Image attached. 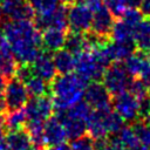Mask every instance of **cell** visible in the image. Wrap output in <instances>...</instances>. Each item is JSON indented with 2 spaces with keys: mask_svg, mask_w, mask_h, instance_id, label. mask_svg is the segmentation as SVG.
<instances>
[{
  "mask_svg": "<svg viewBox=\"0 0 150 150\" xmlns=\"http://www.w3.org/2000/svg\"><path fill=\"white\" fill-rule=\"evenodd\" d=\"M8 47L20 64H32L40 55L41 35L30 20H9L2 29Z\"/></svg>",
  "mask_w": 150,
  "mask_h": 150,
  "instance_id": "cell-1",
  "label": "cell"
},
{
  "mask_svg": "<svg viewBox=\"0 0 150 150\" xmlns=\"http://www.w3.org/2000/svg\"><path fill=\"white\" fill-rule=\"evenodd\" d=\"M87 81L75 73H66L55 76L49 90L54 108L57 111L66 110L83 98Z\"/></svg>",
  "mask_w": 150,
  "mask_h": 150,
  "instance_id": "cell-2",
  "label": "cell"
},
{
  "mask_svg": "<svg viewBox=\"0 0 150 150\" xmlns=\"http://www.w3.org/2000/svg\"><path fill=\"white\" fill-rule=\"evenodd\" d=\"M102 45L94 49L83 50L75 55L76 74L84 79L87 82L98 81L102 79L105 68L110 63L102 49Z\"/></svg>",
  "mask_w": 150,
  "mask_h": 150,
  "instance_id": "cell-3",
  "label": "cell"
},
{
  "mask_svg": "<svg viewBox=\"0 0 150 150\" xmlns=\"http://www.w3.org/2000/svg\"><path fill=\"white\" fill-rule=\"evenodd\" d=\"M131 79L132 77L128 74L124 66H122L120 62L108 66L102 76L103 86L107 88L109 94L114 96L128 90Z\"/></svg>",
  "mask_w": 150,
  "mask_h": 150,
  "instance_id": "cell-4",
  "label": "cell"
},
{
  "mask_svg": "<svg viewBox=\"0 0 150 150\" xmlns=\"http://www.w3.org/2000/svg\"><path fill=\"white\" fill-rule=\"evenodd\" d=\"M2 93H4V98H5L7 110L23 108L29 96L25 83L16 76L8 77V81L5 82L4 84Z\"/></svg>",
  "mask_w": 150,
  "mask_h": 150,
  "instance_id": "cell-5",
  "label": "cell"
},
{
  "mask_svg": "<svg viewBox=\"0 0 150 150\" xmlns=\"http://www.w3.org/2000/svg\"><path fill=\"white\" fill-rule=\"evenodd\" d=\"M23 109L27 116V121L45 123L53 114L54 103L53 100L47 95L35 96L26 102Z\"/></svg>",
  "mask_w": 150,
  "mask_h": 150,
  "instance_id": "cell-6",
  "label": "cell"
},
{
  "mask_svg": "<svg viewBox=\"0 0 150 150\" xmlns=\"http://www.w3.org/2000/svg\"><path fill=\"white\" fill-rule=\"evenodd\" d=\"M93 13L83 4L76 1L67 9V25L73 32L86 33L91 27Z\"/></svg>",
  "mask_w": 150,
  "mask_h": 150,
  "instance_id": "cell-7",
  "label": "cell"
},
{
  "mask_svg": "<svg viewBox=\"0 0 150 150\" xmlns=\"http://www.w3.org/2000/svg\"><path fill=\"white\" fill-rule=\"evenodd\" d=\"M114 111L117 112L123 121L135 122L139 118L138 115V98L135 97L130 91L125 90L114 96L112 104Z\"/></svg>",
  "mask_w": 150,
  "mask_h": 150,
  "instance_id": "cell-8",
  "label": "cell"
},
{
  "mask_svg": "<svg viewBox=\"0 0 150 150\" xmlns=\"http://www.w3.org/2000/svg\"><path fill=\"white\" fill-rule=\"evenodd\" d=\"M83 98L93 109H105L111 107L109 91L103 83L97 81H93L90 84H87Z\"/></svg>",
  "mask_w": 150,
  "mask_h": 150,
  "instance_id": "cell-9",
  "label": "cell"
},
{
  "mask_svg": "<svg viewBox=\"0 0 150 150\" xmlns=\"http://www.w3.org/2000/svg\"><path fill=\"white\" fill-rule=\"evenodd\" d=\"M91 13H93V19H91L90 28L95 35L104 39L110 34L114 23V14L105 6V4L94 9Z\"/></svg>",
  "mask_w": 150,
  "mask_h": 150,
  "instance_id": "cell-10",
  "label": "cell"
},
{
  "mask_svg": "<svg viewBox=\"0 0 150 150\" xmlns=\"http://www.w3.org/2000/svg\"><path fill=\"white\" fill-rule=\"evenodd\" d=\"M2 13L11 20H30L34 11L26 0H0Z\"/></svg>",
  "mask_w": 150,
  "mask_h": 150,
  "instance_id": "cell-11",
  "label": "cell"
},
{
  "mask_svg": "<svg viewBox=\"0 0 150 150\" xmlns=\"http://www.w3.org/2000/svg\"><path fill=\"white\" fill-rule=\"evenodd\" d=\"M68 139L66 130L56 116H50L43 124V141L45 145L49 148L66 143Z\"/></svg>",
  "mask_w": 150,
  "mask_h": 150,
  "instance_id": "cell-12",
  "label": "cell"
},
{
  "mask_svg": "<svg viewBox=\"0 0 150 150\" xmlns=\"http://www.w3.org/2000/svg\"><path fill=\"white\" fill-rule=\"evenodd\" d=\"M55 116L62 123V125L66 130L67 137L69 139L86 135V132H87V121L86 120L74 116V115L69 114L67 110L57 111V114Z\"/></svg>",
  "mask_w": 150,
  "mask_h": 150,
  "instance_id": "cell-13",
  "label": "cell"
},
{
  "mask_svg": "<svg viewBox=\"0 0 150 150\" xmlns=\"http://www.w3.org/2000/svg\"><path fill=\"white\" fill-rule=\"evenodd\" d=\"M35 25L38 28L46 29V28H63L66 29L67 25V9L63 5H59L54 11L42 14V15H36L35 19Z\"/></svg>",
  "mask_w": 150,
  "mask_h": 150,
  "instance_id": "cell-14",
  "label": "cell"
},
{
  "mask_svg": "<svg viewBox=\"0 0 150 150\" xmlns=\"http://www.w3.org/2000/svg\"><path fill=\"white\" fill-rule=\"evenodd\" d=\"M32 73L43 79L47 82L53 81L56 76V68L53 61V57L48 54H41L33 61L32 63Z\"/></svg>",
  "mask_w": 150,
  "mask_h": 150,
  "instance_id": "cell-15",
  "label": "cell"
},
{
  "mask_svg": "<svg viewBox=\"0 0 150 150\" xmlns=\"http://www.w3.org/2000/svg\"><path fill=\"white\" fill-rule=\"evenodd\" d=\"M66 38L67 34L63 28H46L41 35V43L47 50L56 52L64 47Z\"/></svg>",
  "mask_w": 150,
  "mask_h": 150,
  "instance_id": "cell-16",
  "label": "cell"
},
{
  "mask_svg": "<svg viewBox=\"0 0 150 150\" xmlns=\"http://www.w3.org/2000/svg\"><path fill=\"white\" fill-rule=\"evenodd\" d=\"M102 49L109 60V62H121L124 61L132 52H134V43H124V42H116L102 45Z\"/></svg>",
  "mask_w": 150,
  "mask_h": 150,
  "instance_id": "cell-17",
  "label": "cell"
},
{
  "mask_svg": "<svg viewBox=\"0 0 150 150\" xmlns=\"http://www.w3.org/2000/svg\"><path fill=\"white\" fill-rule=\"evenodd\" d=\"M56 71L60 74L71 73L75 69V55L68 50V49H59L55 52V54L52 56Z\"/></svg>",
  "mask_w": 150,
  "mask_h": 150,
  "instance_id": "cell-18",
  "label": "cell"
},
{
  "mask_svg": "<svg viewBox=\"0 0 150 150\" xmlns=\"http://www.w3.org/2000/svg\"><path fill=\"white\" fill-rule=\"evenodd\" d=\"M11 150H29L32 148V139L25 128L12 130L6 136Z\"/></svg>",
  "mask_w": 150,
  "mask_h": 150,
  "instance_id": "cell-19",
  "label": "cell"
},
{
  "mask_svg": "<svg viewBox=\"0 0 150 150\" xmlns=\"http://www.w3.org/2000/svg\"><path fill=\"white\" fill-rule=\"evenodd\" d=\"M134 33H135V28L121 19V20L114 21L109 35L116 42L134 43Z\"/></svg>",
  "mask_w": 150,
  "mask_h": 150,
  "instance_id": "cell-20",
  "label": "cell"
},
{
  "mask_svg": "<svg viewBox=\"0 0 150 150\" xmlns=\"http://www.w3.org/2000/svg\"><path fill=\"white\" fill-rule=\"evenodd\" d=\"M148 62H149V59L146 57L145 54H143V52L141 53L132 52L124 60V68L131 77H136V76H141Z\"/></svg>",
  "mask_w": 150,
  "mask_h": 150,
  "instance_id": "cell-21",
  "label": "cell"
},
{
  "mask_svg": "<svg viewBox=\"0 0 150 150\" xmlns=\"http://www.w3.org/2000/svg\"><path fill=\"white\" fill-rule=\"evenodd\" d=\"M18 69V61L13 56L9 47L0 49V74L4 77H12Z\"/></svg>",
  "mask_w": 150,
  "mask_h": 150,
  "instance_id": "cell-22",
  "label": "cell"
},
{
  "mask_svg": "<svg viewBox=\"0 0 150 150\" xmlns=\"http://www.w3.org/2000/svg\"><path fill=\"white\" fill-rule=\"evenodd\" d=\"M26 89L28 91V95H30L32 97L35 96H43L47 95V93L49 91V86L48 82L45 81L43 79L39 77L38 75L33 74L29 75L25 81H23Z\"/></svg>",
  "mask_w": 150,
  "mask_h": 150,
  "instance_id": "cell-23",
  "label": "cell"
},
{
  "mask_svg": "<svg viewBox=\"0 0 150 150\" xmlns=\"http://www.w3.org/2000/svg\"><path fill=\"white\" fill-rule=\"evenodd\" d=\"M134 42L139 48L141 52L145 53L150 43V21L142 20L136 27L134 33Z\"/></svg>",
  "mask_w": 150,
  "mask_h": 150,
  "instance_id": "cell-24",
  "label": "cell"
},
{
  "mask_svg": "<svg viewBox=\"0 0 150 150\" xmlns=\"http://www.w3.org/2000/svg\"><path fill=\"white\" fill-rule=\"evenodd\" d=\"M4 120H5V129H7L8 131H12V130L25 128L27 116H26L25 109L19 108V109L8 110V114L4 117Z\"/></svg>",
  "mask_w": 150,
  "mask_h": 150,
  "instance_id": "cell-25",
  "label": "cell"
},
{
  "mask_svg": "<svg viewBox=\"0 0 150 150\" xmlns=\"http://www.w3.org/2000/svg\"><path fill=\"white\" fill-rule=\"evenodd\" d=\"M64 47H66V49L70 50L74 55H76L83 50H88L87 35H83L82 33H77V32L67 34Z\"/></svg>",
  "mask_w": 150,
  "mask_h": 150,
  "instance_id": "cell-26",
  "label": "cell"
},
{
  "mask_svg": "<svg viewBox=\"0 0 150 150\" xmlns=\"http://www.w3.org/2000/svg\"><path fill=\"white\" fill-rule=\"evenodd\" d=\"M142 0H104L105 6L114 15H121L127 8L139 7Z\"/></svg>",
  "mask_w": 150,
  "mask_h": 150,
  "instance_id": "cell-27",
  "label": "cell"
},
{
  "mask_svg": "<svg viewBox=\"0 0 150 150\" xmlns=\"http://www.w3.org/2000/svg\"><path fill=\"white\" fill-rule=\"evenodd\" d=\"M28 2L36 15L47 14L60 5V0H28Z\"/></svg>",
  "mask_w": 150,
  "mask_h": 150,
  "instance_id": "cell-28",
  "label": "cell"
},
{
  "mask_svg": "<svg viewBox=\"0 0 150 150\" xmlns=\"http://www.w3.org/2000/svg\"><path fill=\"white\" fill-rule=\"evenodd\" d=\"M131 128L135 135L137 136L138 141L143 145L150 148V124L146 123L145 121H137V122L135 121Z\"/></svg>",
  "mask_w": 150,
  "mask_h": 150,
  "instance_id": "cell-29",
  "label": "cell"
},
{
  "mask_svg": "<svg viewBox=\"0 0 150 150\" xmlns=\"http://www.w3.org/2000/svg\"><path fill=\"white\" fill-rule=\"evenodd\" d=\"M69 145L71 150H94V138L89 135H82L73 138Z\"/></svg>",
  "mask_w": 150,
  "mask_h": 150,
  "instance_id": "cell-30",
  "label": "cell"
},
{
  "mask_svg": "<svg viewBox=\"0 0 150 150\" xmlns=\"http://www.w3.org/2000/svg\"><path fill=\"white\" fill-rule=\"evenodd\" d=\"M122 20L124 22H127L128 25L132 26L134 28L143 20V14L139 9H137V7H132V8H127L122 14Z\"/></svg>",
  "mask_w": 150,
  "mask_h": 150,
  "instance_id": "cell-31",
  "label": "cell"
},
{
  "mask_svg": "<svg viewBox=\"0 0 150 150\" xmlns=\"http://www.w3.org/2000/svg\"><path fill=\"white\" fill-rule=\"evenodd\" d=\"M128 91H130L135 97L141 100L142 97L148 95V86L139 79H131Z\"/></svg>",
  "mask_w": 150,
  "mask_h": 150,
  "instance_id": "cell-32",
  "label": "cell"
},
{
  "mask_svg": "<svg viewBox=\"0 0 150 150\" xmlns=\"http://www.w3.org/2000/svg\"><path fill=\"white\" fill-rule=\"evenodd\" d=\"M138 115L142 120H145L150 115V96L149 95L138 100Z\"/></svg>",
  "mask_w": 150,
  "mask_h": 150,
  "instance_id": "cell-33",
  "label": "cell"
},
{
  "mask_svg": "<svg viewBox=\"0 0 150 150\" xmlns=\"http://www.w3.org/2000/svg\"><path fill=\"white\" fill-rule=\"evenodd\" d=\"M141 80H142V81L148 86V88L150 87V60H149V62H148L146 67L144 68L143 73L141 74Z\"/></svg>",
  "mask_w": 150,
  "mask_h": 150,
  "instance_id": "cell-34",
  "label": "cell"
},
{
  "mask_svg": "<svg viewBox=\"0 0 150 150\" xmlns=\"http://www.w3.org/2000/svg\"><path fill=\"white\" fill-rule=\"evenodd\" d=\"M139 11L143 15L150 16V0H142L139 4Z\"/></svg>",
  "mask_w": 150,
  "mask_h": 150,
  "instance_id": "cell-35",
  "label": "cell"
},
{
  "mask_svg": "<svg viewBox=\"0 0 150 150\" xmlns=\"http://www.w3.org/2000/svg\"><path fill=\"white\" fill-rule=\"evenodd\" d=\"M0 150H11L9 145H8V142H7V138H6L5 135L0 136Z\"/></svg>",
  "mask_w": 150,
  "mask_h": 150,
  "instance_id": "cell-36",
  "label": "cell"
},
{
  "mask_svg": "<svg viewBox=\"0 0 150 150\" xmlns=\"http://www.w3.org/2000/svg\"><path fill=\"white\" fill-rule=\"evenodd\" d=\"M50 150H71L70 145L66 144V143H62V144H59L56 146H52Z\"/></svg>",
  "mask_w": 150,
  "mask_h": 150,
  "instance_id": "cell-37",
  "label": "cell"
},
{
  "mask_svg": "<svg viewBox=\"0 0 150 150\" xmlns=\"http://www.w3.org/2000/svg\"><path fill=\"white\" fill-rule=\"evenodd\" d=\"M7 108H6V103H5V98H4V93H2V89H0V114L2 111H5Z\"/></svg>",
  "mask_w": 150,
  "mask_h": 150,
  "instance_id": "cell-38",
  "label": "cell"
},
{
  "mask_svg": "<svg viewBox=\"0 0 150 150\" xmlns=\"http://www.w3.org/2000/svg\"><path fill=\"white\" fill-rule=\"evenodd\" d=\"M8 46V43H7V40H6V38H5V34H4V32L0 29V49L1 48H5V47H7Z\"/></svg>",
  "mask_w": 150,
  "mask_h": 150,
  "instance_id": "cell-39",
  "label": "cell"
},
{
  "mask_svg": "<svg viewBox=\"0 0 150 150\" xmlns=\"http://www.w3.org/2000/svg\"><path fill=\"white\" fill-rule=\"evenodd\" d=\"M101 150H121V149H118L116 145H114V144L110 143V141H109V143H108L105 146H103Z\"/></svg>",
  "mask_w": 150,
  "mask_h": 150,
  "instance_id": "cell-40",
  "label": "cell"
},
{
  "mask_svg": "<svg viewBox=\"0 0 150 150\" xmlns=\"http://www.w3.org/2000/svg\"><path fill=\"white\" fill-rule=\"evenodd\" d=\"M4 130H5V120L4 116L0 114V136L4 135Z\"/></svg>",
  "mask_w": 150,
  "mask_h": 150,
  "instance_id": "cell-41",
  "label": "cell"
},
{
  "mask_svg": "<svg viewBox=\"0 0 150 150\" xmlns=\"http://www.w3.org/2000/svg\"><path fill=\"white\" fill-rule=\"evenodd\" d=\"M4 84H5V77L0 74V89H2V88H4Z\"/></svg>",
  "mask_w": 150,
  "mask_h": 150,
  "instance_id": "cell-42",
  "label": "cell"
},
{
  "mask_svg": "<svg viewBox=\"0 0 150 150\" xmlns=\"http://www.w3.org/2000/svg\"><path fill=\"white\" fill-rule=\"evenodd\" d=\"M29 150H45V149H43V146H36L35 145V146H32Z\"/></svg>",
  "mask_w": 150,
  "mask_h": 150,
  "instance_id": "cell-43",
  "label": "cell"
},
{
  "mask_svg": "<svg viewBox=\"0 0 150 150\" xmlns=\"http://www.w3.org/2000/svg\"><path fill=\"white\" fill-rule=\"evenodd\" d=\"M2 15H4V13H2V11H1V8H0V22H1V20H2Z\"/></svg>",
  "mask_w": 150,
  "mask_h": 150,
  "instance_id": "cell-44",
  "label": "cell"
},
{
  "mask_svg": "<svg viewBox=\"0 0 150 150\" xmlns=\"http://www.w3.org/2000/svg\"><path fill=\"white\" fill-rule=\"evenodd\" d=\"M145 53H149V54H150V43H149V46H148V48H146Z\"/></svg>",
  "mask_w": 150,
  "mask_h": 150,
  "instance_id": "cell-45",
  "label": "cell"
},
{
  "mask_svg": "<svg viewBox=\"0 0 150 150\" xmlns=\"http://www.w3.org/2000/svg\"><path fill=\"white\" fill-rule=\"evenodd\" d=\"M64 1H67V2H71L73 0H64Z\"/></svg>",
  "mask_w": 150,
  "mask_h": 150,
  "instance_id": "cell-46",
  "label": "cell"
}]
</instances>
